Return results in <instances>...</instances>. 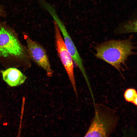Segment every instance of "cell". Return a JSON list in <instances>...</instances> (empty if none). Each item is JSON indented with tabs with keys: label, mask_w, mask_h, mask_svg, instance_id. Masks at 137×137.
I'll use <instances>...</instances> for the list:
<instances>
[{
	"label": "cell",
	"mask_w": 137,
	"mask_h": 137,
	"mask_svg": "<svg viewBox=\"0 0 137 137\" xmlns=\"http://www.w3.org/2000/svg\"><path fill=\"white\" fill-rule=\"evenodd\" d=\"M55 46L58 56L67 75L77 98L78 95L74 73L73 59L64 44L59 28L53 21Z\"/></svg>",
	"instance_id": "277c9868"
},
{
	"label": "cell",
	"mask_w": 137,
	"mask_h": 137,
	"mask_svg": "<svg viewBox=\"0 0 137 137\" xmlns=\"http://www.w3.org/2000/svg\"><path fill=\"white\" fill-rule=\"evenodd\" d=\"M72 0H68V3L69 4H71L72 2Z\"/></svg>",
	"instance_id": "7c38bea8"
},
{
	"label": "cell",
	"mask_w": 137,
	"mask_h": 137,
	"mask_svg": "<svg viewBox=\"0 0 137 137\" xmlns=\"http://www.w3.org/2000/svg\"><path fill=\"white\" fill-rule=\"evenodd\" d=\"M114 32L117 35L137 33V11L128 19L119 23L115 29Z\"/></svg>",
	"instance_id": "ba28073f"
},
{
	"label": "cell",
	"mask_w": 137,
	"mask_h": 137,
	"mask_svg": "<svg viewBox=\"0 0 137 137\" xmlns=\"http://www.w3.org/2000/svg\"><path fill=\"white\" fill-rule=\"evenodd\" d=\"M94 114L85 137H109L115 130L118 120L116 111L101 103L94 105Z\"/></svg>",
	"instance_id": "7a4b0ae2"
},
{
	"label": "cell",
	"mask_w": 137,
	"mask_h": 137,
	"mask_svg": "<svg viewBox=\"0 0 137 137\" xmlns=\"http://www.w3.org/2000/svg\"><path fill=\"white\" fill-rule=\"evenodd\" d=\"M6 15V13L4 8L0 5V16L5 17Z\"/></svg>",
	"instance_id": "30bf717a"
},
{
	"label": "cell",
	"mask_w": 137,
	"mask_h": 137,
	"mask_svg": "<svg viewBox=\"0 0 137 137\" xmlns=\"http://www.w3.org/2000/svg\"><path fill=\"white\" fill-rule=\"evenodd\" d=\"M137 92L134 89H128L125 91L124 96L126 100L132 103Z\"/></svg>",
	"instance_id": "9c48e42d"
},
{
	"label": "cell",
	"mask_w": 137,
	"mask_h": 137,
	"mask_svg": "<svg viewBox=\"0 0 137 137\" xmlns=\"http://www.w3.org/2000/svg\"></svg>",
	"instance_id": "4fadbf2b"
},
{
	"label": "cell",
	"mask_w": 137,
	"mask_h": 137,
	"mask_svg": "<svg viewBox=\"0 0 137 137\" xmlns=\"http://www.w3.org/2000/svg\"><path fill=\"white\" fill-rule=\"evenodd\" d=\"M1 24V23H0V25Z\"/></svg>",
	"instance_id": "5bb4252c"
},
{
	"label": "cell",
	"mask_w": 137,
	"mask_h": 137,
	"mask_svg": "<svg viewBox=\"0 0 137 137\" xmlns=\"http://www.w3.org/2000/svg\"><path fill=\"white\" fill-rule=\"evenodd\" d=\"M134 105L137 106V93L132 102Z\"/></svg>",
	"instance_id": "8fae6325"
},
{
	"label": "cell",
	"mask_w": 137,
	"mask_h": 137,
	"mask_svg": "<svg viewBox=\"0 0 137 137\" xmlns=\"http://www.w3.org/2000/svg\"><path fill=\"white\" fill-rule=\"evenodd\" d=\"M133 35L124 40H111L98 45L95 47V56L111 65L121 74L122 65L126 67L128 57L137 54L133 51L137 49L132 42Z\"/></svg>",
	"instance_id": "6da1fadb"
},
{
	"label": "cell",
	"mask_w": 137,
	"mask_h": 137,
	"mask_svg": "<svg viewBox=\"0 0 137 137\" xmlns=\"http://www.w3.org/2000/svg\"><path fill=\"white\" fill-rule=\"evenodd\" d=\"M53 18L57 24L63 36L65 46L71 55L73 61L81 72L87 83L89 82L87 74L84 69L83 61L77 49L67 31L65 26L58 15H54Z\"/></svg>",
	"instance_id": "8992f818"
},
{
	"label": "cell",
	"mask_w": 137,
	"mask_h": 137,
	"mask_svg": "<svg viewBox=\"0 0 137 137\" xmlns=\"http://www.w3.org/2000/svg\"><path fill=\"white\" fill-rule=\"evenodd\" d=\"M0 56L4 57H15L29 62L31 59L27 49L24 48L14 33L8 28L1 24Z\"/></svg>",
	"instance_id": "3957f363"
},
{
	"label": "cell",
	"mask_w": 137,
	"mask_h": 137,
	"mask_svg": "<svg viewBox=\"0 0 137 137\" xmlns=\"http://www.w3.org/2000/svg\"><path fill=\"white\" fill-rule=\"evenodd\" d=\"M3 80L9 86L14 87L24 83L26 77L20 71L14 68L1 71Z\"/></svg>",
	"instance_id": "52a82bcc"
},
{
	"label": "cell",
	"mask_w": 137,
	"mask_h": 137,
	"mask_svg": "<svg viewBox=\"0 0 137 137\" xmlns=\"http://www.w3.org/2000/svg\"><path fill=\"white\" fill-rule=\"evenodd\" d=\"M24 37L30 59L45 71L48 77H52L54 72L45 48L40 44L32 40L28 35H25Z\"/></svg>",
	"instance_id": "5b68a950"
}]
</instances>
